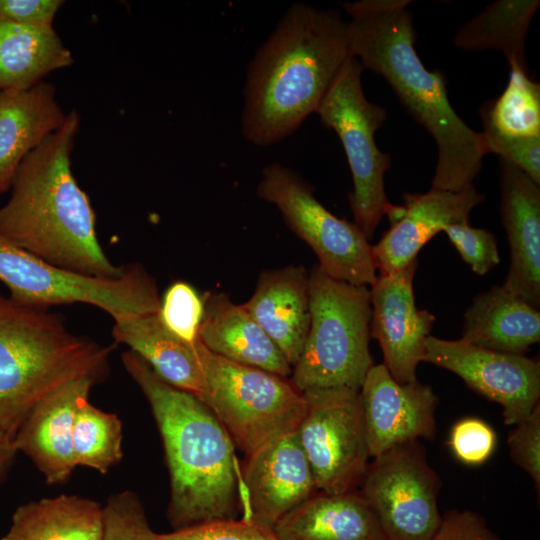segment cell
Listing matches in <instances>:
<instances>
[{"mask_svg": "<svg viewBox=\"0 0 540 540\" xmlns=\"http://www.w3.org/2000/svg\"><path fill=\"white\" fill-rule=\"evenodd\" d=\"M80 116L67 114L19 164L0 207V235L19 248L68 271L116 278L126 268L114 265L96 234L95 213L71 169L70 154Z\"/></svg>", "mask_w": 540, "mask_h": 540, "instance_id": "3", "label": "cell"}, {"mask_svg": "<svg viewBox=\"0 0 540 540\" xmlns=\"http://www.w3.org/2000/svg\"><path fill=\"white\" fill-rule=\"evenodd\" d=\"M503 93L480 109L483 126L517 138L540 137V84L515 64Z\"/></svg>", "mask_w": 540, "mask_h": 540, "instance_id": "29", "label": "cell"}, {"mask_svg": "<svg viewBox=\"0 0 540 540\" xmlns=\"http://www.w3.org/2000/svg\"><path fill=\"white\" fill-rule=\"evenodd\" d=\"M482 134L487 153L499 155L540 184V137H508L485 126Z\"/></svg>", "mask_w": 540, "mask_h": 540, "instance_id": "36", "label": "cell"}, {"mask_svg": "<svg viewBox=\"0 0 540 540\" xmlns=\"http://www.w3.org/2000/svg\"><path fill=\"white\" fill-rule=\"evenodd\" d=\"M431 540H500L485 519L471 510H451L443 516Z\"/></svg>", "mask_w": 540, "mask_h": 540, "instance_id": "38", "label": "cell"}, {"mask_svg": "<svg viewBox=\"0 0 540 540\" xmlns=\"http://www.w3.org/2000/svg\"><path fill=\"white\" fill-rule=\"evenodd\" d=\"M539 0H498L465 22L455 33V47L479 51L501 52L509 65L515 64L527 72L525 41Z\"/></svg>", "mask_w": 540, "mask_h": 540, "instance_id": "28", "label": "cell"}, {"mask_svg": "<svg viewBox=\"0 0 540 540\" xmlns=\"http://www.w3.org/2000/svg\"><path fill=\"white\" fill-rule=\"evenodd\" d=\"M204 313V299L184 281L172 283L160 299L159 318L165 328L180 339L194 343Z\"/></svg>", "mask_w": 540, "mask_h": 540, "instance_id": "31", "label": "cell"}, {"mask_svg": "<svg viewBox=\"0 0 540 540\" xmlns=\"http://www.w3.org/2000/svg\"><path fill=\"white\" fill-rule=\"evenodd\" d=\"M496 434L485 421L468 417L454 424L449 446L455 457L466 465H481L492 455L496 446Z\"/></svg>", "mask_w": 540, "mask_h": 540, "instance_id": "35", "label": "cell"}, {"mask_svg": "<svg viewBox=\"0 0 540 540\" xmlns=\"http://www.w3.org/2000/svg\"><path fill=\"white\" fill-rule=\"evenodd\" d=\"M317 491L296 431L270 441L247 456L239 475L243 518L272 529Z\"/></svg>", "mask_w": 540, "mask_h": 540, "instance_id": "14", "label": "cell"}, {"mask_svg": "<svg viewBox=\"0 0 540 540\" xmlns=\"http://www.w3.org/2000/svg\"><path fill=\"white\" fill-rule=\"evenodd\" d=\"M310 325L291 383L301 393L320 388L360 390L374 365L369 342L370 289L337 280L318 265L309 273Z\"/></svg>", "mask_w": 540, "mask_h": 540, "instance_id": "6", "label": "cell"}, {"mask_svg": "<svg viewBox=\"0 0 540 540\" xmlns=\"http://www.w3.org/2000/svg\"><path fill=\"white\" fill-rule=\"evenodd\" d=\"M16 454L13 438L0 429V482L11 468Z\"/></svg>", "mask_w": 540, "mask_h": 540, "instance_id": "40", "label": "cell"}, {"mask_svg": "<svg viewBox=\"0 0 540 540\" xmlns=\"http://www.w3.org/2000/svg\"><path fill=\"white\" fill-rule=\"evenodd\" d=\"M256 194L280 211L291 231L314 251L323 272L353 285H373L377 268L365 234L326 209L294 170L279 162L265 166Z\"/></svg>", "mask_w": 540, "mask_h": 540, "instance_id": "10", "label": "cell"}, {"mask_svg": "<svg viewBox=\"0 0 540 540\" xmlns=\"http://www.w3.org/2000/svg\"><path fill=\"white\" fill-rule=\"evenodd\" d=\"M461 340L492 351L524 355L540 340V313L502 286L479 293L464 313Z\"/></svg>", "mask_w": 540, "mask_h": 540, "instance_id": "25", "label": "cell"}, {"mask_svg": "<svg viewBox=\"0 0 540 540\" xmlns=\"http://www.w3.org/2000/svg\"><path fill=\"white\" fill-rule=\"evenodd\" d=\"M303 395L307 409L296 432L318 492L354 490L370 457L360 390L320 388Z\"/></svg>", "mask_w": 540, "mask_h": 540, "instance_id": "11", "label": "cell"}, {"mask_svg": "<svg viewBox=\"0 0 540 540\" xmlns=\"http://www.w3.org/2000/svg\"><path fill=\"white\" fill-rule=\"evenodd\" d=\"M279 540H386L360 492H318L273 527Z\"/></svg>", "mask_w": 540, "mask_h": 540, "instance_id": "23", "label": "cell"}, {"mask_svg": "<svg viewBox=\"0 0 540 540\" xmlns=\"http://www.w3.org/2000/svg\"><path fill=\"white\" fill-rule=\"evenodd\" d=\"M349 57L348 23L340 13L305 3L289 6L247 66L244 138L269 146L296 132Z\"/></svg>", "mask_w": 540, "mask_h": 540, "instance_id": "2", "label": "cell"}, {"mask_svg": "<svg viewBox=\"0 0 540 540\" xmlns=\"http://www.w3.org/2000/svg\"><path fill=\"white\" fill-rule=\"evenodd\" d=\"M112 349L73 333L48 308L0 294V429L14 438L54 390L81 377L99 379Z\"/></svg>", "mask_w": 540, "mask_h": 540, "instance_id": "5", "label": "cell"}, {"mask_svg": "<svg viewBox=\"0 0 540 540\" xmlns=\"http://www.w3.org/2000/svg\"><path fill=\"white\" fill-rule=\"evenodd\" d=\"M403 199L404 204L394 205L387 215L390 228L372 245L380 274L398 272L417 260L420 249L446 226L468 221L485 196L470 185L458 192L430 188L426 193H405Z\"/></svg>", "mask_w": 540, "mask_h": 540, "instance_id": "17", "label": "cell"}, {"mask_svg": "<svg viewBox=\"0 0 540 540\" xmlns=\"http://www.w3.org/2000/svg\"><path fill=\"white\" fill-rule=\"evenodd\" d=\"M443 231L476 274L485 275L499 263L497 240L490 231L472 227L468 221L450 224Z\"/></svg>", "mask_w": 540, "mask_h": 540, "instance_id": "34", "label": "cell"}, {"mask_svg": "<svg viewBox=\"0 0 540 540\" xmlns=\"http://www.w3.org/2000/svg\"><path fill=\"white\" fill-rule=\"evenodd\" d=\"M424 361L453 372L472 390L498 403L507 425L525 420L539 403V360L429 335Z\"/></svg>", "mask_w": 540, "mask_h": 540, "instance_id": "13", "label": "cell"}, {"mask_svg": "<svg viewBox=\"0 0 540 540\" xmlns=\"http://www.w3.org/2000/svg\"><path fill=\"white\" fill-rule=\"evenodd\" d=\"M73 63L53 27L0 20V91L28 89Z\"/></svg>", "mask_w": 540, "mask_h": 540, "instance_id": "27", "label": "cell"}, {"mask_svg": "<svg viewBox=\"0 0 540 540\" xmlns=\"http://www.w3.org/2000/svg\"><path fill=\"white\" fill-rule=\"evenodd\" d=\"M501 219L510 247L502 287L533 308L540 307V187L500 158Z\"/></svg>", "mask_w": 540, "mask_h": 540, "instance_id": "18", "label": "cell"}, {"mask_svg": "<svg viewBox=\"0 0 540 540\" xmlns=\"http://www.w3.org/2000/svg\"><path fill=\"white\" fill-rule=\"evenodd\" d=\"M61 0H0V20L30 26L53 27Z\"/></svg>", "mask_w": 540, "mask_h": 540, "instance_id": "39", "label": "cell"}, {"mask_svg": "<svg viewBox=\"0 0 540 540\" xmlns=\"http://www.w3.org/2000/svg\"><path fill=\"white\" fill-rule=\"evenodd\" d=\"M417 260L392 274H380L370 286V334L381 347L384 365L399 383L417 380L425 357V340L435 316L415 304L413 280Z\"/></svg>", "mask_w": 540, "mask_h": 540, "instance_id": "15", "label": "cell"}, {"mask_svg": "<svg viewBox=\"0 0 540 540\" xmlns=\"http://www.w3.org/2000/svg\"><path fill=\"white\" fill-rule=\"evenodd\" d=\"M360 395L370 457L419 438H434L438 397L430 386L418 380L399 383L378 364L367 372Z\"/></svg>", "mask_w": 540, "mask_h": 540, "instance_id": "16", "label": "cell"}, {"mask_svg": "<svg viewBox=\"0 0 540 540\" xmlns=\"http://www.w3.org/2000/svg\"><path fill=\"white\" fill-rule=\"evenodd\" d=\"M373 458L360 493L386 540H431L442 520L437 505L440 479L422 444L410 441Z\"/></svg>", "mask_w": 540, "mask_h": 540, "instance_id": "12", "label": "cell"}, {"mask_svg": "<svg viewBox=\"0 0 540 540\" xmlns=\"http://www.w3.org/2000/svg\"><path fill=\"white\" fill-rule=\"evenodd\" d=\"M103 506L61 494L20 505L2 540H101Z\"/></svg>", "mask_w": 540, "mask_h": 540, "instance_id": "26", "label": "cell"}, {"mask_svg": "<svg viewBox=\"0 0 540 540\" xmlns=\"http://www.w3.org/2000/svg\"><path fill=\"white\" fill-rule=\"evenodd\" d=\"M66 118L51 83L0 91V194L10 188L22 160Z\"/></svg>", "mask_w": 540, "mask_h": 540, "instance_id": "21", "label": "cell"}, {"mask_svg": "<svg viewBox=\"0 0 540 540\" xmlns=\"http://www.w3.org/2000/svg\"><path fill=\"white\" fill-rule=\"evenodd\" d=\"M293 367L310 325L309 273L302 265L263 271L242 304Z\"/></svg>", "mask_w": 540, "mask_h": 540, "instance_id": "20", "label": "cell"}, {"mask_svg": "<svg viewBox=\"0 0 540 540\" xmlns=\"http://www.w3.org/2000/svg\"><path fill=\"white\" fill-rule=\"evenodd\" d=\"M121 360L149 402L161 435L171 525L179 529L234 518L240 472L224 426L204 402L162 380L133 351L123 352Z\"/></svg>", "mask_w": 540, "mask_h": 540, "instance_id": "4", "label": "cell"}, {"mask_svg": "<svg viewBox=\"0 0 540 540\" xmlns=\"http://www.w3.org/2000/svg\"><path fill=\"white\" fill-rule=\"evenodd\" d=\"M0 281L16 303L49 308L85 303L109 313L113 320L159 312L155 279L139 263L126 265L116 278L82 275L57 267L0 235Z\"/></svg>", "mask_w": 540, "mask_h": 540, "instance_id": "8", "label": "cell"}, {"mask_svg": "<svg viewBox=\"0 0 540 540\" xmlns=\"http://www.w3.org/2000/svg\"><path fill=\"white\" fill-rule=\"evenodd\" d=\"M198 338L212 353L235 363L266 370L287 378L292 367L272 339L242 304L224 293L204 299Z\"/></svg>", "mask_w": 540, "mask_h": 540, "instance_id": "22", "label": "cell"}, {"mask_svg": "<svg viewBox=\"0 0 540 540\" xmlns=\"http://www.w3.org/2000/svg\"><path fill=\"white\" fill-rule=\"evenodd\" d=\"M101 540H159L136 493L125 490L108 497Z\"/></svg>", "mask_w": 540, "mask_h": 540, "instance_id": "32", "label": "cell"}, {"mask_svg": "<svg viewBox=\"0 0 540 540\" xmlns=\"http://www.w3.org/2000/svg\"><path fill=\"white\" fill-rule=\"evenodd\" d=\"M159 540H279L272 528L253 520L221 519L199 523L171 533L158 534Z\"/></svg>", "mask_w": 540, "mask_h": 540, "instance_id": "33", "label": "cell"}, {"mask_svg": "<svg viewBox=\"0 0 540 540\" xmlns=\"http://www.w3.org/2000/svg\"><path fill=\"white\" fill-rule=\"evenodd\" d=\"M122 422L82 399L75 410L72 442L76 466H86L106 474L123 456Z\"/></svg>", "mask_w": 540, "mask_h": 540, "instance_id": "30", "label": "cell"}, {"mask_svg": "<svg viewBox=\"0 0 540 540\" xmlns=\"http://www.w3.org/2000/svg\"><path fill=\"white\" fill-rule=\"evenodd\" d=\"M364 68L349 57L331 83L316 114L338 135L353 181L349 194L354 223L370 241L384 215L393 209L385 192L384 176L391 166L389 154L379 150L375 134L387 111L365 97L361 76Z\"/></svg>", "mask_w": 540, "mask_h": 540, "instance_id": "9", "label": "cell"}, {"mask_svg": "<svg viewBox=\"0 0 540 540\" xmlns=\"http://www.w3.org/2000/svg\"><path fill=\"white\" fill-rule=\"evenodd\" d=\"M112 336L127 345L168 384L189 392L201 401L205 380L197 340L186 342L168 331L158 313L114 320Z\"/></svg>", "mask_w": 540, "mask_h": 540, "instance_id": "24", "label": "cell"}, {"mask_svg": "<svg viewBox=\"0 0 540 540\" xmlns=\"http://www.w3.org/2000/svg\"><path fill=\"white\" fill-rule=\"evenodd\" d=\"M205 395L202 399L246 456L296 431L307 402L285 377L232 362L197 340Z\"/></svg>", "mask_w": 540, "mask_h": 540, "instance_id": "7", "label": "cell"}, {"mask_svg": "<svg viewBox=\"0 0 540 540\" xmlns=\"http://www.w3.org/2000/svg\"><path fill=\"white\" fill-rule=\"evenodd\" d=\"M409 0H360L341 6L349 16L350 55L381 75L414 120L434 138L438 160L431 188L458 192L473 185L487 153L482 132L450 104L446 78L429 71L415 48Z\"/></svg>", "mask_w": 540, "mask_h": 540, "instance_id": "1", "label": "cell"}, {"mask_svg": "<svg viewBox=\"0 0 540 540\" xmlns=\"http://www.w3.org/2000/svg\"><path fill=\"white\" fill-rule=\"evenodd\" d=\"M97 380L81 377L54 390L32 409L13 438L17 452L31 459L47 484L67 481L76 467L72 442L74 414Z\"/></svg>", "mask_w": 540, "mask_h": 540, "instance_id": "19", "label": "cell"}, {"mask_svg": "<svg viewBox=\"0 0 540 540\" xmlns=\"http://www.w3.org/2000/svg\"><path fill=\"white\" fill-rule=\"evenodd\" d=\"M510 456L540 488V404L516 425L507 438Z\"/></svg>", "mask_w": 540, "mask_h": 540, "instance_id": "37", "label": "cell"}]
</instances>
